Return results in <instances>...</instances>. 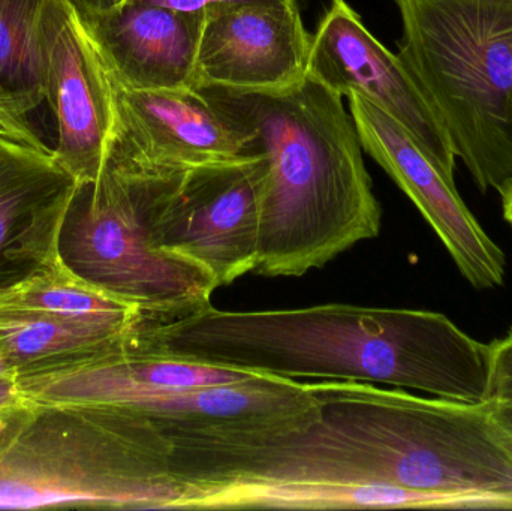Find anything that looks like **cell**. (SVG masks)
Listing matches in <instances>:
<instances>
[{
    "label": "cell",
    "mask_w": 512,
    "mask_h": 511,
    "mask_svg": "<svg viewBox=\"0 0 512 511\" xmlns=\"http://www.w3.org/2000/svg\"><path fill=\"white\" fill-rule=\"evenodd\" d=\"M316 407L236 428L216 444L228 474L360 483L442 509L512 510V434L493 407L358 381H309Z\"/></svg>",
    "instance_id": "cell-1"
},
{
    "label": "cell",
    "mask_w": 512,
    "mask_h": 511,
    "mask_svg": "<svg viewBox=\"0 0 512 511\" xmlns=\"http://www.w3.org/2000/svg\"><path fill=\"white\" fill-rule=\"evenodd\" d=\"M123 350L303 381H358L487 404L490 344L423 309L330 305L138 315Z\"/></svg>",
    "instance_id": "cell-2"
},
{
    "label": "cell",
    "mask_w": 512,
    "mask_h": 511,
    "mask_svg": "<svg viewBox=\"0 0 512 511\" xmlns=\"http://www.w3.org/2000/svg\"><path fill=\"white\" fill-rule=\"evenodd\" d=\"M200 90L267 158L256 275L300 278L379 236L382 207L339 95L310 77L274 92Z\"/></svg>",
    "instance_id": "cell-3"
},
{
    "label": "cell",
    "mask_w": 512,
    "mask_h": 511,
    "mask_svg": "<svg viewBox=\"0 0 512 511\" xmlns=\"http://www.w3.org/2000/svg\"><path fill=\"white\" fill-rule=\"evenodd\" d=\"M155 420L126 405L30 402L0 453V510H171L182 488Z\"/></svg>",
    "instance_id": "cell-4"
},
{
    "label": "cell",
    "mask_w": 512,
    "mask_h": 511,
    "mask_svg": "<svg viewBox=\"0 0 512 511\" xmlns=\"http://www.w3.org/2000/svg\"><path fill=\"white\" fill-rule=\"evenodd\" d=\"M402 60L481 192L512 179V0H393Z\"/></svg>",
    "instance_id": "cell-5"
},
{
    "label": "cell",
    "mask_w": 512,
    "mask_h": 511,
    "mask_svg": "<svg viewBox=\"0 0 512 511\" xmlns=\"http://www.w3.org/2000/svg\"><path fill=\"white\" fill-rule=\"evenodd\" d=\"M156 174L158 164L113 135L98 179L75 189L60 233V260L141 314H179L212 302L219 285L198 264L150 245L146 209Z\"/></svg>",
    "instance_id": "cell-6"
},
{
    "label": "cell",
    "mask_w": 512,
    "mask_h": 511,
    "mask_svg": "<svg viewBox=\"0 0 512 511\" xmlns=\"http://www.w3.org/2000/svg\"><path fill=\"white\" fill-rule=\"evenodd\" d=\"M267 176L262 152L195 167L159 165L146 209L150 245L203 267L219 287L255 272Z\"/></svg>",
    "instance_id": "cell-7"
},
{
    "label": "cell",
    "mask_w": 512,
    "mask_h": 511,
    "mask_svg": "<svg viewBox=\"0 0 512 511\" xmlns=\"http://www.w3.org/2000/svg\"><path fill=\"white\" fill-rule=\"evenodd\" d=\"M42 84L56 120L54 158L78 183L98 179L116 128L107 66L72 0H47Z\"/></svg>",
    "instance_id": "cell-8"
},
{
    "label": "cell",
    "mask_w": 512,
    "mask_h": 511,
    "mask_svg": "<svg viewBox=\"0 0 512 511\" xmlns=\"http://www.w3.org/2000/svg\"><path fill=\"white\" fill-rule=\"evenodd\" d=\"M346 98L361 147L408 195L463 278L477 290L502 287L507 257L460 197L454 177L445 173L390 114L358 93H349Z\"/></svg>",
    "instance_id": "cell-9"
},
{
    "label": "cell",
    "mask_w": 512,
    "mask_h": 511,
    "mask_svg": "<svg viewBox=\"0 0 512 511\" xmlns=\"http://www.w3.org/2000/svg\"><path fill=\"white\" fill-rule=\"evenodd\" d=\"M307 77L340 98L358 93L390 114L454 177L456 153L438 114L399 56L369 32L346 0H331L310 36Z\"/></svg>",
    "instance_id": "cell-10"
},
{
    "label": "cell",
    "mask_w": 512,
    "mask_h": 511,
    "mask_svg": "<svg viewBox=\"0 0 512 511\" xmlns=\"http://www.w3.org/2000/svg\"><path fill=\"white\" fill-rule=\"evenodd\" d=\"M77 185L50 147L0 135V299L65 267L60 233Z\"/></svg>",
    "instance_id": "cell-11"
},
{
    "label": "cell",
    "mask_w": 512,
    "mask_h": 511,
    "mask_svg": "<svg viewBox=\"0 0 512 511\" xmlns=\"http://www.w3.org/2000/svg\"><path fill=\"white\" fill-rule=\"evenodd\" d=\"M310 36L297 3L251 5L206 17L195 89L274 92L307 77Z\"/></svg>",
    "instance_id": "cell-12"
},
{
    "label": "cell",
    "mask_w": 512,
    "mask_h": 511,
    "mask_svg": "<svg viewBox=\"0 0 512 511\" xmlns=\"http://www.w3.org/2000/svg\"><path fill=\"white\" fill-rule=\"evenodd\" d=\"M110 80L114 137L146 161L195 167L255 153L248 129L200 89L137 90Z\"/></svg>",
    "instance_id": "cell-13"
},
{
    "label": "cell",
    "mask_w": 512,
    "mask_h": 511,
    "mask_svg": "<svg viewBox=\"0 0 512 511\" xmlns=\"http://www.w3.org/2000/svg\"><path fill=\"white\" fill-rule=\"evenodd\" d=\"M81 17L117 83L137 90L195 89L204 15L122 0Z\"/></svg>",
    "instance_id": "cell-14"
},
{
    "label": "cell",
    "mask_w": 512,
    "mask_h": 511,
    "mask_svg": "<svg viewBox=\"0 0 512 511\" xmlns=\"http://www.w3.org/2000/svg\"><path fill=\"white\" fill-rule=\"evenodd\" d=\"M255 375L261 374L122 350L53 374L18 378L17 383L26 401L35 404L129 405L159 393L224 386Z\"/></svg>",
    "instance_id": "cell-15"
},
{
    "label": "cell",
    "mask_w": 512,
    "mask_h": 511,
    "mask_svg": "<svg viewBox=\"0 0 512 511\" xmlns=\"http://www.w3.org/2000/svg\"><path fill=\"white\" fill-rule=\"evenodd\" d=\"M171 510H364L442 509L426 495L360 483L283 477L227 476L180 483Z\"/></svg>",
    "instance_id": "cell-16"
},
{
    "label": "cell",
    "mask_w": 512,
    "mask_h": 511,
    "mask_svg": "<svg viewBox=\"0 0 512 511\" xmlns=\"http://www.w3.org/2000/svg\"><path fill=\"white\" fill-rule=\"evenodd\" d=\"M135 321L83 320L0 308V345L17 372V380L53 374L119 353Z\"/></svg>",
    "instance_id": "cell-17"
},
{
    "label": "cell",
    "mask_w": 512,
    "mask_h": 511,
    "mask_svg": "<svg viewBox=\"0 0 512 511\" xmlns=\"http://www.w3.org/2000/svg\"><path fill=\"white\" fill-rule=\"evenodd\" d=\"M0 308L120 323H131L140 314V309L92 287L66 267L2 297Z\"/></svg>",
    "instance_id": "cell-18"
},
{
    "label": "cell",
    "mask_w": 512,
    "mask_h": 511,
    "mask_svg": "<svg viewBox=\"0 0 512 511\" xmlns=\"http://www.w3.org/2000/svg\"><path fill=\"white\" fill-rule=\"evenodd\" d=\"M47 0H0V95H44L41 17Z\"/></svg>",
    "instance_id": "cell-19"
},
{
    "label": "cell",
    "mask_w": 512,
    "mask_h": 511,
    "mask_svg": "<svg viewBox=\"0 0 512 511\" xmlns=\"http://www.w3.org/2000/svg\"><path fill=\"white\" fill-rule=\"evenodd\" d=\"M44 101V96L35 95V93L0 95V135L15 138L33 146L48 147L33 131L27 117L30 111L36 110Z\"/></svg>",
    "instance_id": "cell-20"
},
{
    "label": "cell",
    "mask_w": 512,
    "mask_h": 511,
    "mask_svg": "<svg viewBox=\"0 0 512 511\" xmlns=\"http://www.w3.org/2000/svg\"><path fill=\"white\" fill-rule=\"evenodd\" d=\"M490 396L492 401H512V330L490 344Z\"/></svg>",
    "instance_id": "cell-21"
},
{
    "label": "cell",
    "mask_w": 512,
    "mask_h": 511,
    "mask_svg": "<svg viewBox=\"0 0 512 511\" xmlns=\"http://www.w3.org/2000/svg\"><path fill=\"white\" fill-rule=\"evenodd\" d=\"M141 2L164 6V8L174 9V11L210 17L219 12L242 8V6L283 5V3H292L295 0H141Z\"/></svg>",
    "instance_id": "cell-22"
},
{
    "label": "cell",
    "mask_w": 512,
    "mask_h": 511,
    "mask_svg": "<svg viewBox=\"0 0 512 511\" xmlns=\"http://www.w3.org/2000/svg\"><path fill=\"white\" fill-rule=\"evenodd\" d=\"M29 404L14 405V407L0 408V453L3 452L12 435L17 431L20 426L21 420L26 416L27 407Z\"/></svg>",
    "instance_id": "cell-23"
},
{
    "label": "cell",
    "mask_w": 512,
    "mask_h": 511,
    "mask_svg": "<svg viewBox=\"0 0 512 511\" xmlns=\"http://www.w3.org/2000/svg\"><path fill=\"white\" fill-rule=\"evenodd\" d=\"M24 404H29V401H26V398L21 395L17 380L0 378V408Z\"/></svg>",
    "instance_id": "cell-24"
},
{
    "label": "cell",
    "mask_w": 512,
    "mask_h": 511,
    "mask_svg": "<svg viewBox=\"0 0 512 511\" xmlns=\"http://www.w3.org/2000/svg\"><path fill=\"white\" fill-rule=\"evenodd\" d=\"M122 0H72L81 15L90 14V12L102 11V9L111 8Z\"/></svg>",
    "instance_id": "cell-25"
},
{
    "label": "cell",
    "mask_w": 512,
    "mask_h": 511,
    "mask_svg": "<svg viewBox=\"0 0 512 511\" xmlns=\"http://www.w3.org/2000/svg\"><path fill=\"white\" fill-rule=\"evenodd\" d=\"M495 407L496 416L501 420L502 425L508 429L512 434V401L495 402L492 401Z\"/></svg>",
    "instance_id": "cell-26"
},
{
    "label": "cell",
    "mask_w": 512,
    "mask_h": 511,
    "mask_svg": "<svg viewBox=\"0 0 512 511\" xmlns=\"http://www.w3.org/2000/svg\"><path fill=\"white\" fill-rule=\"evenodd\" d=\"M499 194H501L502 197V209H504L505 221L512 227V179Z\"/></svg>",
    "instance_id": "cell-27"
},
{
    "label": "cell",
    "mask_w": 512,
    "mask_h": 511,
    "mask_svg": "<svg viewBox=\"0 0 512 511\" xmlns=\"http://www.w3.org/2000/svg\"><path fill=\"white\" fill-rule=\"evenodd\" d=\"M0 378H3V380H17V372L12 368L2 345H0Z\"/></svg>",
    "instance_id": "cell-28"
}]
</instances>
